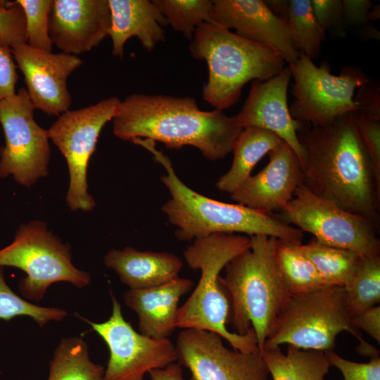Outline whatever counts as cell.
<instances>
[{
    "label": "cell",
    "mask_w": 380,
    "mask_h": 380,
    "mask_svg": "<svg viewBox=\"0 0 380 380\" xmlns=\"http://www.w3.org/2000/svg\"><path fill=\"white\" fill-rule=\"evenodd\" d=\"M103 262L129 289L151 288L173 280L179 277L183 265L175 254L140 251L130 246L122 250H110Z\"/></svg>",
    "instance_id": "cell-22"
},
{
    "label": "cell",
    "mask_w": 380,
    "mask_h": 380,
    "mask_svg": "<svg viewBox=\"0 0 380 380\" xmlns=\"http://www.w3.org/2000/svg\"><path fill=\"white\" fill-rule=\"evenodd\" d=\"M110 317L101 323L89 321L92 329L105 341L109 359L102 380H144L146 374L177 360L175 346L169 338L155 339L135 331L111 294Z\"/></svg>",
    "instance_id": "cell-13"
},
{
    "label": "cell",
    "mask_w": 380,
    "mask_h": 380,
    "mask_svg": "<svg viewBox=\"0 0 380 380\" xmlns=\"http://www.w3.org/2000/svg\"><path fill=\"white\" fill-rule=\"evenodd\" d=\"M132 142L151 152L166 170L160 180L171 198L161 210L175 227V235L179 241H191L217 233L246 234L249 236L261 234L287 241L303 240L301 230L276 215L241 204L214 200L188 187L176 175L170 159L156 148L153 141L138 138Z\"/></svg>",
    "instance_id": "cell-3"
},
{
    "label": "cell",
    "mask_w": 380,
    "mask_h": 380,
    "mask_svg": "<svg viewBox=\"0 0 380 380\" xmlns=\"http://www.w3.org/2000/svg\"><path fill=\"white\" fill-rule=\"evenodd\" d=\"M213 22L244 39L277 50L289 65L299 53L286 21L274 15L262 0H214Z\"/></svg>",
    "instance_id": "cell-19"
},
{
    "label": "cell",
    "mask_w": 380,
    "mask_h": 380,
    "mask_svg": "<svg viewBox=\"0 0 380 380\" xmlns=\"http://www.w3.org/2000/svg\"><path fill=\"white\" fill-rule=\"evenodd\" d=\"M34 110L25 87L0 101L5 137V146L0 148V177L12 176L27 187L47 176L51 156L49 132L34 120Z\"/></svg>",
    "instance_id": "cell-12"
},
{
    "label": "cell",
    "mask_w": 380,
    "mask_h": 380,
    "mask_svg": "<svg viewBox=\"0 0 380 380\" xmlns=\"http://www.w3.org/2000/svg\"><path fill=\"white\" fill-rule=\"evenodd\" d=\"M289 67L294 80L291 115L313 127L328 125L343 115L357 112L355 91L370 82L355 67H346L340 75H334L327 61L318 67L303 53Z\"/></svg>",
    "instance_id": "cell-9"
},
{
    "label": "cell",
    "mask_w": 380,
    "mask_h": 380,
    "mask_svg": "<svg viewBox=\"0 0 380 380\" xmlns=\"http://www.w3.org/2000/svg\"><path fill=\"white\" fill-rule=\"evenodd\" d=\"M291 77L288 67L266 81H252L248 96L236 115L243 128L260 127L279 137L293 150L303 167L305 151L298 137L303 124L292 118L287 101Z\"/></svg>",
    "instance_id": "cell-17"
},
{
    "label": "cell",
    "mask_w": 380,
    "mask_h": 380,
    "mask_svg": "<svg viewBox=\"0 0 380 380\" xmlns=\"http://www.w3.org/2000/svg\"><path fill=\"white\" fill-rule=\"evenodd\" d=\"M11 51L24 75L25 88L34 108L49 116H59L68 110L72 97L67 80L82 65V60L63 52L36 49L27 43L13 46Z\"/></svg>",
    "instance_id": "cell-15"
},
{
    "label": "cell",
    "mask_w": 380,
    "mask_h": 380,
    "mask_svg": "<svg viewBox=\"0 0 380 380\" xmlns=\"http://www.w3.org/2000/svg\"><path fill=\"white\" fill-rule=\"evenodd\" d=\"M250 239L251 247L227 264L220 280L229 300L234 332L244 335L252 327L261 354L291 296L278 264V239L261 234Z\"/></svg>",
    "instance_id": "cell-4"
},
{
    "label": "cell",
    "mask_w": 380,
    "mask_h": 380,
    "mask_svg": "<svg viewBox=\"0 0 380 380\" xmlns=\"http://www.w3.org/2000/svg\"><path fill=\"white\" fill-rule=\"evenodd\" d=\"M313 13L325 32L343 34L342 0H310Z\"/></svg>",
    "instance_id": "cell-36"
},
{
    "label": "cell",
    "mask_w": 380,
    "mask_h": 380,
    "mask_svg": "<svg viewBox=\"0 0 380 380\" xmlns=\"http://www.w3.org/2000/svg\"><path fill=\"white\" fill-rule=\"evenodd\" d=\"M152 2L167 25L190 41L200 25L213 22V1L210 0H153Z\"/></svg>",
    "instance_id": "cell-30"
},
{
    "label": "cell",
    "mask_w": 380,
    "mask_h": 380,
    "mask_svg": "<svg viewBox=\"0 0 380 380\" xmlns=\"http://www.w3.org/2000/svg\"><path fill=\"white\" fill-rule=\"evenodd\" d=\"M189 50L208 65L203 99L222 111L239 101L246 83L266 81L284 68V58L274 48L244 39L214 22L196 28Z\"/></svg>",
    "instance_id": "cell-6"
},
{
    "label": "cell",
    "mask_w": 380,
    "mask_h": 380,
    "mask_svg": "<svg viewBox=\"0 0 380 380\" xmlns=\"http://www.w3.org/2000/svg\"><path fill=\"white\" fill-rule=\"evenodd\" d=\"M373 6L369 0H342L346 25L360 27L367 23L368 13Z\"/></svg>",
    "instance_id": "cell-39"
},
{
    "label": "cell",
    "mask_w": 380,
    "mask_h": 380,
    "mask_svg": "<svg viewBox=\"0 0 380 380\" xmlns=\"http://www.w3.org/2000/svg\"><path fill=\"white\" fill-rule=\"evenodd\" d=\"M103 373V367L91 360L86 342L71 337L56 348L47 380H102Z\"/></svg>",
    "instance_id": "cell-25"
},
{
    "label": "cell",
    "mask_w": 380,
    "mask_h": 380,
    "mask_svg": "<svg viewBox=\"0 0 380 380\" xmlns=\"http://www.w3.org/2000/svg\"><path fill=\"white\" fill-rule=\"evenodd\" d=\"M193 286L191 279L177 277L159 286L127 291L123 300L138 315L139 332L155 339L169 338L177 328L179 300Z\"/></svg>",
    "instance_id": "cell-20"
},
{
    "label": "cell",
    "mask_w": 380,
    "mask_h": 380,
    "mask_svg": "<svg viewBox=\"0 0 380 380\" xmlns=\"http://www.w3.org/2000/svg\"><path fill=\"white\" fill-rule=\"evenodd\" d=\"M353 113L326 126L303 124L298 137L306 156L303 184L317 196L368 218L379 227L380 191Z\"/></svg>",
    "instance_id": "cell-1"
},
{
    "label": "cell",
    "mask_w": 380,
    "mask_h": 380,
    "mask_svg": "<svg viewBox=\"0 0 380 380\" xmlns=\"http://www.w3.org/2000/svg\"><path fill=\"white\" fill-rule=\"evenodd\" d=\"M353 114L370 160L377 189L380 191V122L369 120L356 112Z\"/></svg>",
    "instance_id": "cell-34"
},
{
    "label": "cell",
    "mask_w": 380,
    "mask_h": 380,
    "mask_svg": "<svg viewBox=\"0 0 380 380\" xmlns=\"http://www.w3.org/2000/svg\"><path fill=\"white\" fill-rule=\"evenodd\" d=\"M353 324L380 343V307L375 305L352 317Z\"/></svg>",
    "instance_id": "cell-40"
},
{
    "label": "cell",
    "mask_w": 380,
    "mask_h": 380,
    "mask_svg": "<svg viewBox=\"0 0 380 380\" xmlns=\"http://www.w3.org/2000/svg\"><path fill=\"white\" fill-rule=\"evenodd\" d=\"M175 346L178 363L191 373L190 380H268L269 370L260 353L229 349L216 333L184 329Z\"/></svg>",
    "instance_id": "cell-14"
},
{
    "label": "cell",
    "mask_w": 380,
    "mask_h": 380,
    "mask_svg": "<svg viewBox=\"0 0 380 380\" xmlns=\"http://www.w3.org/2000/svg\"><path fill=\"white\" fill-rule=\"evenodd\" d=\"M26 43V19L15 1H0V45L8 48Z\"/></svg>",
    "instance_id": "cell-33"
},
{
    "label": "cell",
    "mask_w": 380,
    "mask_h": 380,
    "mask_svg": "<svg viewBox=\"0 0 380 380\" xmlns=\"http://www.w3.org/2000/svg\"><path fill=\"white\" fill-rule=\"evenodd\" d=\"M284 141L274 133L260 127L243 129L234 144L230 169L215 184L217 189L231 194L251 175L260 159Z\"/></svg>",
    "instance_id": "cell-23"
},
{
    "label": "cell",
    "mask_w": 380,
    "mask_h": 380,
    "mask_svg": "<svg viewBox=\"0 0 380 380\" xmlns=\"http://www.w3.org/2000/svg\"><path fill=\"white\" fill-rule=\"evenodd\" d=\"M269 9L277 17L285 20L289 1L267 0L264 1Z\"/></svg>",
    "instance_id": "cell-42"
},
{
    "label": "cell",
    "mask_w": 380,
    "mask_h": 380,
    "mask_svg": "<svg viewBox=\"0 0 380 380\" xmlns=\"http://www.w3.org/2000/svg\"><path fill=\"white\" fill-rule=\"evenodd\" d=\"M113 134L124 141L145 138L170 149L191 146L207 159L224 158L243 130L237 115L201 110L192 97L133 93L120 101Z\"/></svg>",
    "instance_id": "cell-2"
},
{
    "label": "cell",
    "mask_w": 380,
    "mask_h": 380,
    "mask_svg": "<svg viewBox=\"0 0 380 380\" xmlns=\"http://www.w3.org/2000/svg\"><path fill=\"white\" fill-rule=\"evenodd\" d=\"M354 102L359 115L373 121L380 122V86L369 82L358 88Z\"/></svg>",
    "instance_id": "cell-37"
},
{
    "label": "cell",
    "mask_w": 380,
    "mask_h": 380,
    "mask_svg": "<svg viewBox=\"0 0 380 380\" xmlns=\"http://www.w3.org/2000/svg\"><path fill=\"white\" fill-rule=\"evenodd\" d=\"M148 375L150 380H185L182 366L175 362L164 368L153 369Z\"/></svg>",
    "instance_id": "cell-41"
},
{
    "label": "cell",
    "mask_w": 380,
    "mask_h": 380,
    "mask_svg": "<svg viewBox=\"0 0 380 380\" xmlns=\"http://www.w3.org/2000/svg\"><path fill=\"white\" fill-rule=\"evenodd\" d=\"M285 21L297 51L312 60L317 58L326 32L313 13L310 0H289Z\"/></svg>",
    "instance_id": "cell-28"
},
{
    "label": "cell",
    "mask_w": 380,
    "mask_h": 380,
    "mask_svg": "<svg viewBox=\"0 0 380 380\" xmlns=\"http://www.w3.org/2000/svg\"><path fill=\"white\" fill-rule=\"evenodd\" d=\"M344 289L352 317L377 305L380 302V255L360 257L354 276Z\"/></svg>",
    "instance_id": "cell-29"
},
{
    "label": "cell",
    "mask_w": 380,
    "mask_h": 380,
    "mask_svg": "<svg viewBox=\"0 0 380 380\" xmlns=\"http://www.w3.org/2000/svg\"><path fill=\"white\" fill-rule=\"evenodd\" d=\"M281 210L279 219L312 234L322 243L352 251L361 258L380 254L374 223L317 196L303 184Z\"/></svg>",
    "instance_id": "cell-10"
},
{
    "label": "cell",
    "mask_w": 380,
    "mask_h": 380,
    "mask_svg": "<svg viewBox=\"0 0 380 380\" xmlns=\"http://www.w3.org/2000/svg\"><path fill=\"white\" fill-rule=\"evenodd\" d=\"M120 101L113 96L80 109L68 110L48 129L50 139L67 162L70 182L65 200L72 211L89 212L96 206L88 192V163L102 128L113 119Z\"/></svg>",
    "instance_id": "cell-11"
},
{
    "label": "cell",
    "mask_w": 380,
    "mask_h": 380,
    "mask_svg": "<svg viewBox=\"0 0 380 380\" xmlns=\"http://www.w3.org/2000/svg\"><path fill=\"white\" fill-rule=\"evenodd\" d=\"M250 247V236L236 234L217 233L194 239L183 255L191 269L201 271V277L191 295L178 308L177 327L214 332L234 350L260 353L252 327L244 335L227 329L230 303L220 280V272L227 264Z\"/></svg>",
    "instance_id": "cell-5"
},
{
    "label": "cell",
    "mask_w": 380,
    "mask_h": 380,
    "mask_svg": "<svg viewBox=\"0 0 380 380\" xmlns=\"http://www.w3.org/2000/svg\"><path fill=\"white\" fill-rule=\"evenodd\" d=\"M14 61L11 49L0 45V101L16 93L18 75Z\"/></svg>",
    "instance_id": "cell-38"
},
{
    "label": "cell",
    "mask_w": 380,
    "mask_h": 380,
    "mask_svg": "<svg viewBox=\"0 0 380 380\" xmlns=\"http://www.w3.org/2000/svg\"><path fill=\"white\" fill-rule=\"evenodd\" d=\"M301 248L329 285L346 286L353 277L360 258L352 251L328 246L315 239L301 244Z\"/></svg>",
    "instance_id": "cell-27"
},
{
    "label": "cell",
    "mask_w": 380,
    "mask_h": 380,
    "mask_svg": "<svg viewBox=\"0 0 380 380\" xmlns=\"http://www.w3.org/2000/svg\"><path fill=\"white\" fill-rule=\"evenodd\" d=\"M261 355L273 380H326L331 367L324 352L288 345L264 349Z\"/></svg>",
    "instance_id": "cell-24"
},
{
    "label": "cell",
    "mask_w": 380,
    "mask_h": 380,
    "mask_svg": "<svg viewBox=\"0 0 380 380\" xmlns=\"http://www.w3.org/2000/svg\"><path fill=\"white\" fill-rule=\"evenodd\" d=\"M380 18V6L379 4L373 6L368 13V20L376 21Z\"/></svg>",
    "instance_id": "cell-43"
},
{
    "label": "cell",
    "mask_w": 380,
    "mask_h": 380,
    "mask_svg": "<svg viewBox=\"0 0 380 380\" xmlns=\"http://www.w3.org/2000/svg\"><path fill=\"white\" fill-rule=\"evenodd\" d=\"M108 4L111 15L109 36L114 56L123 58L125 44L133 37L148 52L165 41L164 27L168 25L152 1L108 0Z\"/></svg>",
    "instance_id": "cell-21"
},
{
    "label": "cell",
    "mask_w": 380,
    "mask_h": 380,
    "mask_svg": "<svg viewBox=\"0 0 380 380\" xmlns=\"http://www.w3.org/2000/svg\"><path fill=\"white\" fill-rule=\"evenodd\" d=\"M110 27L108 0H53L49 33L63 53L89 51L109 36Z\"/></svg>",
    "instance_id": "cell-16"
},
{
    "label": "cell",
    "mask_w": 380,
    "mask_h": 380,
    "mask_svg": "<svg viewBox=\"0 0 380 380\" xmlns=\"http://www.w3.org/2000/svg\"><path fill=\"white\" fill-rule=\"evenodd\" d=\"M331 366L336 367L343 380H380V357L370 358L368 362H356L345 359L333 350L324 352Z\"/></svg>",
    "instance_id": "cell-35"
},
{
    "label": "cell",
    "mask_w": 380,
    "mask_h": 380,
    "mask_svg": "<svg viewBox=\"0 0 380 380\" xmlns=\"http://www.w3.org/2000/svg\"><path fill=\"white\" fill-rule=\"evenodd\" d=\"M343 331L354 336L360 343L365 342L348 312L344 287L329 285L291 296L277 318L263 350L287 344L303 350L327 352L334 349L337 335Z\"/></svg>",
    "instance_id": "cell-7"
},
{
    "label": "cell",
    "mask_w": 380,
    "mask_h": 380,
    "mask_svg": "<svg viewBox=\"0 0 380 380\" xmlns=\"http://www.w3.org/2000/svg\"><path fill=\"white\" fill-rule=\"evenodd\" d=\"M268 154V164L229 194L238 204L270 214L281 210L292 199L303 184V170L296 153L284 141Z\"/></svg>",
    "instance_id": "cell-18"
},
{
    "label": "cell",
    "mask_w": 380,
    "mask_h": 380,
    "mask_svg": "<svg viewBox=\"0 0 380 380\" xmlns=\"http://www.w3.org/2000/svg\"><path fill=\"white\" fill-rule=\"evenodd\" d=\"M26 19V43L32 47L52 51L49 17L53 0H17Z\"/></svg>",
    "instance_id": "cell-32"
},
{
    "label": "cell",
    "mask_w": 380,
    "mask_h": 380,
    "mask_svg": "<svg viewBox=\"0 0 380 380\" xmlns=\"http://www.w3.org/2000/svg\"><path fill=\"white\" fill-rule=\"evenodd\" d=\"M70 247L47 229L46 222L33 220L22 224L13 242L0 250V266L24 271L20 293L39 302L53 283L66 281L82 289L91 282L90 274L73 265Z\"/></svg>",
    "instance_id": "cell-8"
},
{
    "label": "cell",
    "mask_w": 380,
    "mask_h": 380,
    "mask_svg": "<svg viewBox=\"0 0 380 380\" xmlns=\"http://www.w3.org/2000/svg\"><path fill=\"white\" fill-rule=\"evenodd\" d=\"M301 244L300 241L278 239V264L291 296L329 286L312 261L303 253Z\"/></svg>",
    "instance_id": "cell-26"
},
{
    "label": "cell",
    "mask_w": 380,
    "mask_h": 380,
    "mask_svg": "<svg viewBox=\"0 0 380 380\" xmlns=\"http://www.w3.org/2000/svg\"><path fill=\"white\" fill-rule=\"evenodd\" d=\"M66 315L64 310L34 305L18 296L6 283L4 267L0 266V319L9 321L17 316H28L43 327L50 321L62 320Z\"/></svg>",
    "instance_id": "cell-31"
}]
</instances>
